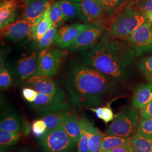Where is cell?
<instances>
[{"mask_svg":"<svg viewBox=\"0 0 152 152\" xmlns=\"http://www.w3.org/2000/svg\"><path fill=\"white\" fill-rule=\"evenodd\" d=\"M136 55L130 45L113 38L103 36L91 49L82 52V63L92 66L117 81L129 78Z\"/></svg>","mask_w":152,"mask_h":152,"instance_id":"cell-1","label":"cell"},{"mask_svg":"<svg viewBox=\"0 0 152 152\" xmlns=\"http://www.w3.org/2000/svg\"><path fill=\"white\" fill-rule=\"evenodd\" d=\"M117 81L96 69L75 62L68 75V88L74 100L87 108L103 103L105 98L114 92Z\"/></svg>","mask_w":152,"mask_h":152,"instance_id":"cell-2","label":"cell"},{"mask_svg":"<svg viewBox=\"0 0 152 152\" xmlns=\"http://www.w3.org/2000/svg\"><path fill=\"white\" fill-rule=\"evenodd\" d=\"M147 16L139 10L127 6L116 15L109 31V37L127 38L147 21Z\"/></svg>","mask_w":152,"mask_h":152,"instance_id":"cell-3","label":"cell"},{"mask_svg":"<svg viewBox=\"0 0 152 152\" xmlns=\"http://www.w3.org/2000/svg\"><path fill=\"white\" fill-rule=\"evenodd\" d=\"M38 144L42 152H72L77 145L60 125L47 131Z\"/></svg>","mask_w":152,"mask_h":152,"instance_id":"cell-4","label":"cell"},{"mask_svg":"<svg viewBox=\"0 0 152 152\" xmlns=\"http://www.w3.org/2000/svg\"><path fill=\"white\" fill-rule=\"evenodd\" d=\"M136 109L126 108L117 114L105 131L108 135L130 137L134 134L140 122Z\"/></svg>","mask_w":152,"mask_h":152,"instance_id":"cell-5","label":"cell"},{"mask_svg":"<svg viewBox=\"0 0 152 152\" xmlns=\"http://www.w3.org/2000/svg\"><path fill=\"white\" fill-rule=\"evenodd\" d=\"M104 28L97 24H87L76 40L66 48L70 52H83L91 49L103 37Z\"/></svg>","mask_w":152,"mask_h":152,"instance_id":"cell-6","label":"cell"},{"mask_svg":"<svg viewBox=\"0 0 152 152\" xmlns=\"http://www.w3.org/2000/svg\"><path fill=\"white\" fill-rule=\"evenodd\" d=\"M127 42L140 56L152 52V24L147 21L138 28L127 39Z\"/></svg>","mask_w":152,"mask_h":152,"instance_id":"cell-7","label":"cell"},{"mask_svg":"<svg viewBox=\"0 0 152 152\" xmlns=\"http://www.w3.org/2000/svg\"><path fill=\"white\" fill-rule=\"evenodd\" d=\"M64 54L59 50L45 49L38 54L36 75L51 77L57 74Z\"/></svg>","mask_w":152,"mask_h":152,"instance_id":"cell-8","label":"cell"},{"mask_svg":"<svg viewBox=\"0 0 152 152\" xmlns=\"http://www.w3.org/2000/svg\"><path fill=\"white\" fill-rule=\"evenodd\" d=\"M72 112L70 105L63 102L38 110V118L44 121L48 130L60 125L63 120Z\"/></svg>","mask_w":152,"mask_h":152,"instance_id":"cell-9","label":"cell"},{"mask_svg":"<svg viewBox=\"0 0 152 152\" xmlns=\"http://www.w3.org/2000/svg\"><path fill=\"white\" fill-rule=\"evenodd\" d=\"M38 54L36 50H32L22 55L12 70L15 75L26 81L36 76L38 71Z\"/></svg>","mask_w":152,"mask_h":152,"instance_id":"cell-10","label":"cell"},{"mask_svg":"<svg viewBox=\"0 0 152 152\" xmlns=\"http://www.w3.org/2000/svg\"><path fill=\"white\" fill-rule=\"evenodd\" d=\"M36 24L22 19L11 23L1 29V37L11 42H19L29 35Z\"/></svg>","mask_w":152,"mask_h":152,"instance_id":"cell-11","label":"cell"},{"mask_svg":"<svg viewBox=\"0 0 152 152\" xmlns=\"http://www.w3.org/2000/svg\"><path fill=\"white\" fill-rule=\"evenodd\" d=\"M87 24L76 23L60 27L57 33L54 44L61 49H66L72 44Z\"/></svg>","mask_w":152,"mask_h":152,"instance_id":"cell-12","label":"cell"},{"mask_svg":"<svg viewBox=\"0 0 152 152\" xmlns=\"http://www.w3.org/2000/svg\"><path fill=\"white\" fill-rule=\"evenodd\" d=\"M51 4L50 0H28L22 19L37 24Z\"/></svg>","mask_w":152,"mask_h":152,"instance_id":"cell-13","label":"cell"},{"mask_svg":"<svg viewBox=\"0 0 152 152\" xmlns=\"http://www.w3.org/2000/svg\"><path fill=\"white\" fill-rule=\"evenodd\" d=\"M26 83L28 87L32 88L41 94H54L60 88L50 77L45 76H33L27 80Z\"/></svg>","mask_w":152,"mask_h":152,"instance_id":"cell-14","label":"cell"},{"mask_svg":"<svg viewBox=\"0 0 152 152\" xmlns=\"http://www.w3.org/2000/svg\"><path fill=\"white\" fill-rule=\"evenodd\" d=\"M80 18L87 23L95 22L103 15V9L98 0H82L80 3Z\"/></svg>","mask_w":152,"mask_h":152,"instance_id":"cell-15","label":"cell"},{"mask_svg":"<svg viewBox=\"0 0 152 152\" xmlns=\"http://www.w3.org/2000/svg\"><path fill=\"white\" fill-rule=\"evenodd\" d=\"M66 98L65 92L60 88L59 90L54 94H37L35 100L31 104V107L34 109L41 110L57 104L64 102Z\"/></svg>","mask_w":152,"mask_h":152,"instance_id":"cell-16","label":"cell"},{"mask_svg":"<svg viewBox=\"0 0 152 152\" xmlns=\"http://www.w3.org/2000/svg\"><path fill=\"white\" fill-rule=\"evenodd\" d=\"M152 101V83H143L135 89L132 106L136 110H141Z\"/></svg>","mask_w":152,"mask_h":152,"instance_id":"cell-17","label":"cell"},{"mask_svg":"<svg viewBox=\"0 0 152 152\" xmlns=\"http://www.w3.org/2000/svg\"><path fill=\"white\" fill-rule=\"evenodd\" d=\"M18 5L16 0H2L0 4V28L15 21Z\"/></svg>","mask_w":152,"mask_h":152,"instance_id":"cell-18","label":"cell"},{"mask_svg":"<svg viewBox=\"0 0 152 152\" xmlns=\"http://www.w3.org/2000/svg\"><path fill=\"white\" fill-rule=\"evenodd\" d=\"M60 126L71 139L77 144L81 134L80 119L72 112L66 117Z\"/></svg>","mask_w":152,"mask_h":152,"instance_id":"cell-19","label":"cell"},{"mask_svg":"<svg viewBox=\"0 0 152 152\" xmlns=\"http://www.w3.org/2000/svg\"><path fill=\"white\" fill-rule=\"evenodd\" d=\"M27 126L16 112H11L6 114L1 121L0 130L23 133Z\"/></svg>","mask_w":152,"mask_h":152,"instance_id":"cell-20","label":"cell"},{"mask_svg":"<svg viewBox=\"0 0 152 152\" xmlns=\"http://www.w3.org/2000/svg\"><path fill=\"white\" fill-rule=\"evenodd\" d=\"M51 6V4L48 7L44 15L39 19L37 24L33 29L31 36L36 42L41 38L53 26L50 17Z\"/></svg>","mask_w":152,"mask_h":152,"instance_id":"cell-21","label":"cell"},{"mask_svg":"<svg viewBox=\"0 0 152 152\" xmlns=\"http://www.w3.org/2000/svg\"><path fill=\"white\" fill-rule=\"evenodd\" d=\"M133 152H152V138L136 133L131 138Z\"/></svg>","mask_w":152,"mask_h":152,"instance_id":"cell-22","label":"cell"},{"mask_svg":"<svg viewBox=\"0 0 152 152\" xmlns=\"http://www.w3.org/2000/svg\"><path fill=\"white\" fill-rule=\"evenodd\" d=\"M58 1L63 12L65 22L77 16L80 17L81 13L80 4L66 0H58Z\"/></svg>","mask_w":152,"mask_h":152,"instance_id":"cell-23","label":"cell"},{"mask_svg":"<svg viewBox=\"0 0 152 152\" xmlns=\"http://www.w3.org/2000/svg\"><path fill=\"white\" fill-rule=\"evenodd\" d=\"M88 128L90 130L88 140L89 152H100L104 134L90 122L88 124Z\"/></svg>","mask_w":152,"mask_h":152,"instance_id":"cell-24","label":"cell"},{"mask_svg":"<svg viewBox=\"0 0 152 152\" xmlns=\"http://www.w3.org/2000/svg\"><path fill=\"white\" fill-rule=\"evenodd\" d=\"M130 137L107 135L104 136L100 152L108 151L115 147H120L131 143Z\"/></svg>","mask_w":152,"mask_h":152,"instance_id":"cell-25","label":"cell"},{"mask_svg":"<svg viewBox=\"0 0 152 152\" xmlns=\"http://www.w3.org/2000/svg\"><path fill=\"white\" fill-rule=\"evenodd\" d=\"M81 134L80 140L77 144L78 152H89L88 140L90 137V130L88 128L89 122L85 118H80Z\"/></svg>","mask_w":152,"mask_h":152,"instance_id":"cell-26","label":"cell"},{"mask_svg":"<svg viewBox=\"0 0 152 152\" xmlns=\"http://www.w3.org/2000/svg\"><path fill=\"white\" fill-rule=\"evenodd\" d=\"M58 31V27L53 25L41 38L36 41L37 48L39 50L48 49L52 44H54Z\"/></svg>","mask_w":152,"mask_h":152,"instance_id":"cell-27","label":"cell"},{"mask_svg":"<svg viewBox=\"0 0 152 152\" xmlns=\"http://www.w3.org/2000/svg\"><path fill=\"white\" fill-rule=\"evenodd\" d=\"M23 133L12 132L0 130L1 147H10L16 144L21 139Z\"/></svg>","mask_w":152,"mask_h":152,"instance_id":"cell-28","label":"cell"},{"mask_svg":"<svg viewBox=\"0 0 152 152\" xmlns=\"http://www.w3.org/2000/svg\"><path fill=\"white\" fill-rule=\"evenodd\" d=\"M104 13L109 16H114L125 4V0H98Z\"/></svg>","mask_w":152,"mask_h":152,"instance_id":"cell-29","label":"cell"},{"mask_svg":"<svg viewBox=\"0 0 152 152\" xmlns=\"http://www.w3.org/2000/svg\"><path fill=\"white\" fill-rule=\"evenodd\" d=\"M50 17L53 25L57 27L65 22L64 16L58 1H56L53 5H51L50 11Z\"/></svg>","mask_w":152,"mask_h":152,"instance_id":"cell-30","label":"cell"},{"mask_svg":"<svg viewBox=\"0 0 152 152\" xmlns=\"http://www.w3.org/2000/svg\"><path fill=\"white\" fill-rule=\"evenodd\" d=\"M137 132L142 136L152 138V118H141L137 126Z\"/></svg>","mask_w":152,"mask_h":152,"instance_id":"cell-31","label":"cell"},{"mask_svg":"<svg viewBox=\"0 0 152 152\" xmlns=\"http://www.w3.org/2000/svg\"><path fill=\"white\" fill-rule=\"evenodd\" d=\"M12 85V78L10 72L4 66V63H1L0 68V87L1 90H6Z\"/></svg>","mask_w":152,"mask_h":152,"instance_id":"cell-32","label":"cell"},{"mask_svg":"<svg viewBox=\"0 0 152 152\" xmlns=\"http://www.w3.org/2000/svg\"><path fill=\"white\" fill-rule=\"evenodd\" d=\"M33 134L38 139L44 135L48 131V127L43 120L38 118L33 122L31 126Z\"/></svg>","mask_w":152,"mask_h":152,"instance_id":"cell-33","label":"cell"},{"mask_svg":"<svg viewBox=\"0 0 152 152\" xmlns=\"http://www.w3.org/2000/svg\"><path fill=\"white\" fill-rule=\"evenodd\" d=\"M140 70L147 77L152 74V55L150 57L142 59L138 63Z\"/></svg>","mask_w":152,"mask_h":152,"instance_id":"cell-34","label":"cell"},{"mask_svg":"<svg viewBox=\"0 0 152 152\" xmlns=\"http://www.w3.org/2000/svg\"><path fill=\"white\" fill-rule=\"evenodd\" d=\"M110 104L111 102H109L103 107V112L102 120L103 121L105 124H108L109 122L113 121L115 117L112 109L111 108Z\"/></svg>","mask_w":152,"mask_h":152,"instance_id":"cell-35","label":"cell"},{"mask_svg":"<svg viewBox=\"0 0 152 152\" xmlns=\"http://www.w3.org/2000/svg\"><path fill=\"white\" fill-rule=\"evenodd\" d=\"M22 94L24 99L29 103L32 104L35 100L38 93L32 88L27 87L22 89Z\"/></svg>","mask_w":152,"mask_h":152,"instance_id":"cell-36","label":"cell"},{"mask_svg":"<svg viewBox=\"0 0 152 152\" xmlns=\"http://www.w3.org/2000/svg\"><path fill=\"white\" fill-rule=\"evenodd\" d=\"M139 10L144 15L152 11V0H139Z\"/></svg>","mask_w":152,"mask_h":152,"instance_id":"cell-37","label":"cell"},{"mask_svg":"<svg viewBox=\"0 0 152 152\" xmlns=\"http://www.w3.org/2000/svg\"><path fill=\"white\" fill-rule=\"evenodd\" d=\"M140 114L141 118H152V101L140 110Z\"/></svg>","mask_w":152,"mask_h":152,"instance_id":"cell-38","label":"cell"},{"mask_svg":"<svg viewBox=\"0 0 152 152\" xmlns=\"http://www.w3.org/2000/svg\"><path fill=\"white\" fill-rule=\"evenodd\" d=\"M101 152H133L131 143Z\"/></svg>","mask_w":152,"mask_h":152,"instance_id":"cell-39","label":"cell"},{"mask_svg":"<svg viewBox=\"0 0 152 152\" xmlns=\"http://www.w3.org/2000/svg\"><path fill=\"white\" fill-rule=\"evenodd\" d=\"M89 110L95 113L96 117L98 118L101 119L102 118L103 116V107H98V108H90Z\"/></svg>","mask_w":152,"mask_h":152,"instance_id":"cell-40","label":"cell"},{"mask_svg":"<svg viewBox=\"0 0 152 152\" xmlns=\"http://www.w3.org/2000/svg\"><path fill=\"white\" fill-rule=\"evenodd\" d=\"M17 152H34V150L31 147L23 146L21 147Z\"/></svg>","mask_w":152,"mask_h":152,"instance_id":"cell-41","label":"cell"},{"mask_svg":"<svg viewBox=\"0 0 152 152\" xmlns=\"http://www.w3.org/2000/svg\"><path fill=\"white\" fill-rule=\"evenodd\" d=\"M145 16H147V19L148 20V21L152 24V11L147 13Z\"/></svg>","mask_w":152,"mask_h":152,"instance_id":"cell-42","label":"cell"},{"mask_svg":"<svg viewBox=\"0 0 152 152\" xmlns=\"http://www.w3.org/2000/svg\"><path fill=\"white\" fill-rule=\"evenodd\" d=\"M8 148L9 147H1L0 152H10Z\"/></svg>","mask_w":152,"mask_h":152,"instance_id":"cell-43","label":"cell"},{"mask_svg":"<svg viewBox=\"0 0 152 152\" xmlns=\"http://www.w3.org/2000/svg\"><path fill=\"white\" fill-rule=\"evenodd\" d=\"M66 1H72V2H77V3L80 4L82 0H66Z\"/></svg>","mask_w":152,"mask_h":152,"instance_id":"cell-44","label":"cell"},{"mask_svg":"<svg viewBox=\"0 0 152 152\" xmlns=\"http://www.w3.org/2000/svg\"><path fill=\"white\" fill-rule=\"evenodd\" d=\"M148 80H149V81L151 82V83H152V74L151 76L148 77Z\"/></svg>","mask_w":152,"mask_h":152,"instance_id":"cell-45","label":"cell"},{"mask_svg":"<svg viewBox=\"0 0 152 152\" xmlns=\"http://www.w3.org/2000/svg\"><path fill=\"white\" fill-rule=\"evenodd\" d=\"M28 0H25V1H26V2H27V1Z\"/></svg>","mask_w":152,"mask_h":152,"instance_id":"cell-46","label":"cell"}]
</instances>
